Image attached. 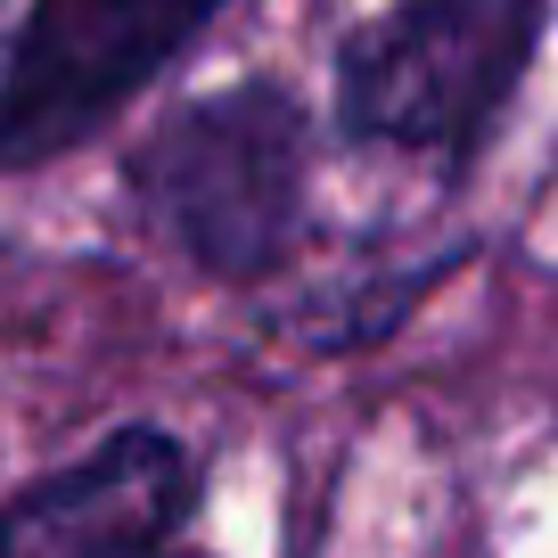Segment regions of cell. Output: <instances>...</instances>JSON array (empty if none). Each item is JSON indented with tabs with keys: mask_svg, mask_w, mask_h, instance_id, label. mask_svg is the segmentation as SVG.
<instances>
[{
	"mask_svg": "<svg viewBox=\"0 0 558 558\" xmlns=\"http://www.w3.org/2000/svg\"><path fill=\"white\" fill-rule=\"evenodd\" d=\"M123 190L165 246L222 288H255L288 263L313 190V123L304 99L271 74L197 90L165 107L157 132L132 148Z\"/></svg>",
	"mask_w": 558,
	"mask_h": 558,
	"instance_id": "obj_1",
	"label": "cell"
},
{
	"mask_svg": "<svg viewBox=\"0 0 558 558\" xmlns=\"http://www.w3.org/2000/svg\"><path fill=\"white\" fill-rule=\"evenodd\" d=\"M534 58V0H386L337 41V132L444 173L485 148Z\"/></svg>",
	"mask_w": 558,
	"mask_h": 558,
	"instance_id": "obj_2",
	"label": "cell"
},
{
	"mask_svg": "<svg viewBox=\"0 0 558 558\" xmlns=\"http://www.w3.org/2000/svg\"><path fill=\"white\" fill-rule=\"evenodd\" d=\"M230 0H34L0 58V173H34L148 90Z\"/></svg>",
	"mask_w": 558,
	"mask_h": 558,
	"instance_id": "obj_3",
	"label": "cell"
},
{
	"mask_svg": "<svg viewBox=\"0 0 558 558\" xmlns=\"http://www.w3.org/2000/svg\"><path fill=\"white\" fill-rule=\"evenodd\" d=\"M197 518V452L157 427L123 418L99 452L50 469L0 509V558H107L157 550Z\"/></svg>",
	"mask_w": 558,
	"mask_h": 558,
	"instance_id": "obj_4",
	"label": "cell"
}]
</instances>
